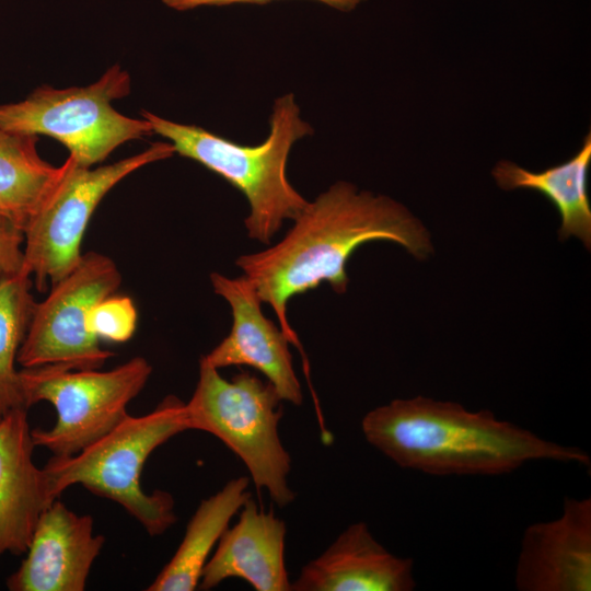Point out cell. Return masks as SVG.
<instances>
[{
    "label": "cell",
    "instance_id": "cell-8",
    "mask_svg": "<svg viewBox=\"0 0 591 591\" xmlns=\"http://www.w3.org/2000/svg\"><path fill=\"white\" fill-rule=\"evenodd\" d=\"M174 153L169 141H158L138 154L94 169L80 166L72 158L53 198L23 231V267L34 278L36 289L46 291L78 265L89 221L117 183L138 169Z\"/></svg>",
    "mask_w": 591,
    "mask_h": 591
},
{
    "label": "cell",
    "instance_id": "cell-5",
    "mask_svg": "<svg viewBox=\"0 0 591 591\" xmlns=\"http://www.w3.org/2000/svg\"><path fill=\"white\" fill-rule=\"evenodd\" d=\"M282 399L273 384L248 371L223 379L202 357L193 396L185 403L187 430L206 431L220 439L246 465L255 487L266 489L280 508L296 494L288 485L291 459L278 425Z\"/></svg>",
    "mask_w": 591,
    "mask_h": 591
},
{
    "label": "cell",
    "instance_id": "cell-17",
    "mask_svg": "<svg viewBox=\"0 0 591 591\" xmlns=\"http://www.w3.org/2000/svg\"><path fill=\"white\" fill-rule=\"evenodd\" d=\"M38 136L0 129V215L23 231L53 198L73 159L55 166L37 151Z\"/></svg>",
    "mask_w": 591,
    "mask_h": 591
},
{
    "label": "cell",
    "instance_id": "cell-21",
    "mask_svg": "<svg viewBox=\"0 0 591 591\" xmlns=\"http://www.w3.org/2000/svg\"><path fill=\"white\" fill-rule=\"evenodd\" d=\"M24 232L0 215V276L19 271L24 262Z\"/></svg>",
    "mask_w": 591,
    "mask_h": 591
},
{
    "label": "cell",
    "instance_id": "cell-19",
    "mask_svg": "<svg viewBox=\"0 0 591 591\" xmlns=\"http://www.w3.org/2000/svg\"><path fill=\"white\" fill-rule=\"evenodd\" d=\"M32 276L23 267L0 276V415L24 408L19 370V350L25 339L35 299L31 292Z\"/></svg>",
    "mask_w": 591,
    "mask_h": 591
},
{
    "label": "cell",
    "instance_id": "cell-20",
    "mask_svg": "<svg viewBox=\"0 0 591 591\" xmlns=\"http://www.w3.org/2000/svg\"><path fill=\"white\" fill-rule=\"evenodd\" d=\"M137 310L127 296L116 293L99 301L86 315V329L97 337L113 343H125L135 334Z\"/></svg>",
    "mask_w": 591,
    "mask_h": 591
},
{
    "label": "cell",
    "instance_id": "cell-23",
    "mask_svg": "<svg viewBox=\"0 0 591 591\" xmlns=\"http://www.w3.org/2000/svg\"><path fill=\"white\" fill-rule=\"evenodd\" d=\"M0 418H1V415H0Z\"/></svg>",
    "mask_w": 591,
    "mask_h": 591
},
{
    "label": "cell",
    "instance_id": "cell-3",
    "mask_svg": "<svg viewBox=\"0 0 591 591\" xmlns=\"http://www.w3.org/2000/svg\"><path fill=\"white\" fill-rule=\"evenodd\" d=\"M153 134L165 138L182 157L192 159L220 175L247 199L250 213L244 220L250 237L269 244L285 220H294L309 201L287 177L292 146L313 134L300 116L292 93L277 99L269 117V134L257 146H244L199 126L169 120L141 111Z\"/></svg>",
    "mask_w": 591,
    "mask_h": 591
},
{
    "label": "cell",
    "instance_id": "cell-12",
    "mask_svg": "<svg viewBox=\"0 0 591 591\" xmlns=\"http://www.w3.org/2000/svg\"><path fill=\"white\" fill-rule=\"evenodd\" d=\"M519 591L591 590V498H566L555 520L528 526L515 573Z\"/></svg>",
    "mask_w": 591,
    "mask_h": 591
},
{
    "label": "cell",
    "instance_id": "cell-9",
    "mask_svg": "<svg viewBox=\"0 0 591 591\" xmlns=\"http://www.w3.org/2000/svg\"><path fill=\"white\" fill-rule=\"evenodd\" d=\"M121 275L112 258L90 251L78 265L36 302L16 362L23 368L62 364L99 369L113 356L86 329V315L104 298L116 293Z\"/></svg>",
    "mask_w": 591,
    "mask_h": 591
},
{
    "label": "cell",
    "instance_id": "cell-13",
    "mask_svg": "<svg viewBox=\"0 0 591 591\" xmlns=\"http://www.w3.org/2000/svg\"><path fill=\"white\" fill-rule=\"evenodd\" d=\"M27 409L0 418V558L26 553L43 511L57 498L34 460Z\"/></svg>",
    "mask_w": 591,
    "mask_h": 591
},
{
    "label": "cell",
    "instance_id": "cell-4",
    "mask_svg": "<svg viewBox=\"0 0 591 591\" xmlns=\"http://www.w3.org/2000/svg\"><path fill=\"white\" fill-rule=\"evenodd\" d=\"M185 430V403L169 395L147 415H127L80 452L53 455L43 467L50 490L59 498L68 487L80 484L120 505L150 535H161L176 521L174 499L163 490L144 493L140 476L150 454Z\"/></svg>",
    "mask_w": 591,
    "mask_h": 591
},
{
    "label": "cell",
    "instance_id": "cell-2",
    "mask_svg": "<svg viewBox=\"0 0 591 591\" xmlns=\"http://www.w3.org/2000/svg\"><path fill=\"white\" fill-rule=\"evenodd\" d=\"M366 440L403 468L430 475H499L532 461L578 463L589 454L546 440L488 409L425 396L393 399L366 414Z\"/></svg>",
    "mask_w": 591,
    "mask_h": 591
},
{
    "label": "cell",
    "instance_id": "cell-14",
    "mask_svg": "<svg viewBox=\"0 0 591 591\" xmlns=\"http://www.w3.org/2000/svg\"><path fill=\"white\" fill-rule=\"evenodd\" d=\"M414 560L389 552L368 525H349L317 558L302 569L294 591H412Z\"/></svg>",
    "mask_w": 591,
    "mask_h": 591
},
{
    "label": "cell",
    "instance_id": "cell-7",
    "mask_svg": "<svg viewBox=\"0 0 591 591\" xmlns=\"http://www.w3.org/2000/svg\"><path fill=\"white\" fill-rule=\"evenodd\" d=\"M152 372L142 357L108 371L48 364L19 370L25 407L46 401L57 414L49 429H32L35 447L53 455H73L116 427Z\"/></svg>",
    "mask_w": 591,
    "mask_h": 591
},
{
    "label": "cell",
    "instance_id": "cell-15",
    "mask_svg": "<svg viewBox=\"0 0 591 591\" xmlns=\"http://www.w3.org/2000/svg\"><path fill=\"white\" fill-rule=\"evenodd\" d=\"M286 523L248 498L237 522L227 528L207 560L198 588L210 590L225 579L247 581L257 591H289L285 565Z\"/></svg>",
    "mask_w": 591,
    "mask_h": 591
},
{
    "label": "cell",
    "instance_id": "cell-16",
    "mask_svg": "<svg viewBox=\"0 0 591 591\" xmlns=\"http://www.w3.org/2000/svg\"><path fill=\"white\" fill-rule=\"evenodd\" d=\"M591 164V134L586 135L579 150L564 163L541 172H532L514 162L501 160L491 175L502 190L531 189L543 194L558 210V237L579 239L586 248L591 246V205L588 195V174Z\"/></svg>",
    "mask_w": 591,
    "mask_h": 591
},
{
    "label": "cell",
    "instance_id": "cell-10",
    "mask_svg": "<svg viewBox=\"0 0 591 591\" xmlns=\"http://www.w3.org/2000/svg\"><path fill=\"white\" fill-rule=\"evenodd\" d=\"M213 291L225 299L232 312L229 335L202 358L216 369L248 366L262 372L282 401L301 405V384L292 364L291 344L280 327L262 311V300L243 275L229 278L210 275Z\"/></svg>",
    "mask_w": 591,
    "mask_h": 591
},
{
    "label": "cell",
    "instance_id": "cell-1",
    "mask_svg": "<svg viewBox=\"0 0 591 591\" xmlns=\"http://www.w3.org/2000/svg\"><path fill=\"white\" fill-rule=\"evenodd\" d=\"M287 234L262 252L235 260L263 303L269 304L291 344L300 346L290 326L291 298L327 282L344 293L349 282L346 264L361 245L385 240L403 246L418 259L433 251L422 222L404 205L383 195L359 192L339 181L309 201Z\"/></svg>",
    "mask_w": 591,
    "mask_h": 591
},
{
    "label": "cell",
    "instance_id": "cell-6",
    "mask_svg": "<svg viewBox=\"0 0 591 591\" xmlns=\"http://www.w3.org/2000/svg\"><path fill=\"white\" fill-rule=\"evenodd\" d=\"M130 89V76L119 65L86 86L43 84L22 101L0 105V129L51 137L78 165L92 167L123 143L153 134L146 118L125 116L112 105Z\"/></svg>",
    "mask_w": 591,
    "mask_h": 591
},
{
    "label": "cell",
    "instance_id": "cell-18",
    "mask_svg": "<svg viewBox=\"0 0 591 591\" xmlns=\"http://www.w3.org/2000/svg\"><path fill=\"white\" fill-rule=\"evenodd\" d=\"M248 482L246 476L231 479L221 490L201 500L178 548L148 591H193L198 587L210 552L232 517L251 498Z\"/></svg>",
    "mask_w": 591,
    "mask_h": 591
},
{
    "label": "cell",
    "instance_id": "cell-11",
    "mask_svg": "<svg viewBox=\"0 0 591 591\" xmlns=\"http://www.w3.org/2000/svg\"><path fill=\"white\" fill-rule=\"evenodd\" d=\"M105 538L91 515L78 514L59 498L40 514L20 567L8 577L10 591H83Z\"/></svg>",
    "mask_w": 591,
    "mask_h": 591
},
{
    "label": "cell",
    "instance_id": "cell-22",
    "mask_svg": "<svg viewBox=\"0 0 591 591\" xmlns=\"http://www.w3.org/2000/svg\"><path fill=\"white\" fill-rule=\"evenodd\" d=\"M273 0H162L170 9L188 11L206 5H229L234 3H266ZM339 11L349 12L364 0H316Z\"/></svg>",
    "mask_w": 591,
    "mask_h": 591
}]
</instances>
